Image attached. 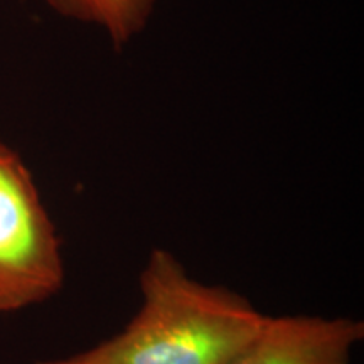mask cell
Wrapping results in <instances>:
<instances>
[{
	"instance_id": "3957f363",
	"label": "cell",
	"mask_w": 364,
	"mask_h": 364,
	"mask_svg": "<svg viewBox=\"0 0 364 364\" xmlns=\"http://www.w3.org/2000/svg\"><path fill=\"white\" fill-rule=\"evenodd\" d=\"M363 322L309 316L268 317L226 364H351Z\"/></svg>"
},
{
	"instance_id": "7a4b0ae2",
	"label": "cell",
	"mask_w": 364,
	"mask_h": 364,
	"mask_svg": "<svg viewBox=\"0 0 364 364\" xmlns=\"http://www.w3.org/2000/svg\"><path fill=\"white\" fill-rule=\"evenodd\" d=\"M63 284L56 228L24 162L0 142V314L44 302Z\"/></svg>"
},
{
	"instance_id": "6da1fadb",
	"label": "cell",
	"mask_w": 364,
	"mask_h": 364,
	"mask_svg": "<svg viewBox=\"0 0 364 364\" xmlns=\"http://www.w3.org/2000/svg\"><path fill=\"white\" fill-rule=\"evenodd\" d=\"M140 290L142 307L120 334L38 364H226L267 318L241 295L191 279L166 250L149 257Z\"/></svg>"
},
{
	"instance_id": "277c9868",
	"label": "cell",
	"mask_w": 364,
	"mask_h": 364,
	"mask_svg": "<svg viewBox=\"0 0 364 364\" xmlns=\"http://www.w3.org/2000/svg\"><path fill=\"white\" fill-rule=\"evenodd\" d=\"M66 16L103 27L113 43L122 44L142 29L154 0H49Z\"/></svg>"
}]
</instances>
